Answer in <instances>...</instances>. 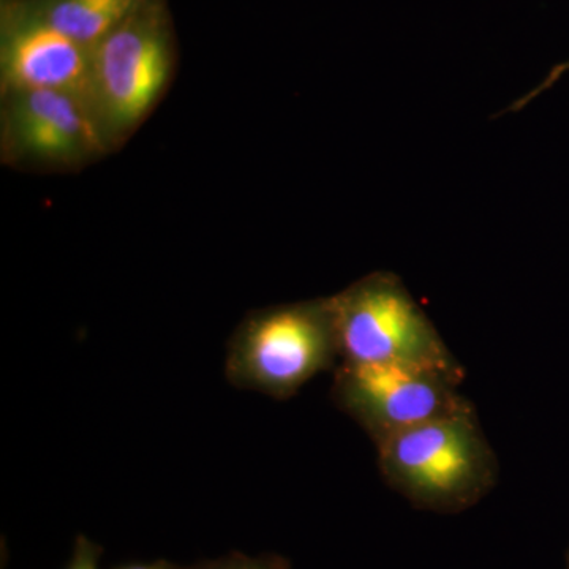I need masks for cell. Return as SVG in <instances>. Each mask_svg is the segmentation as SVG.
<instances>
[{"instance_id": "1", "label": "cell", "mask_w": 569, "mask_h": 569, "mask_svg": "<svg viewBox=\"0 0 569 569\" xmlns=\"http://www.w3.org/2000/svg\"><path fill=\"white\" fill-rule=\"evenodd\" d=\"M376 448L389 488L425 511L458 515L497 485L496 452L475 410L413 427Z\"/></svg>"}, {"instance_id": "2", "label": "cell", "mask_w": 569, "mask_h": 569, "mask_svg": "<svg viewBox=\"0 0 569 569\" xmlns=\"http://www.w3.org/2000/svg\"><path fill=\"white\" fill-rule=\"evenodd\" d=\"M329 301L340 361L406 366L437 373L459 387L466 380L463 366L399 277L373 272Z\"/></svg>"}, {"instance_id": "3", "label": "cell", "mask_w": 569, "mask_h": 569, "mask_svg": "<svg viewBox=\"0 0 569 569\" xmlns=\"http://www.w3.org/2000/svg\"><path fill=\"white\" fill-rule=\"evenodd\" d=\"M340 359L329 298L247 318L231 340L227 377L238 388L288 399Z\"/></svg>"}, {"instance_id": "4", "label": "cell", "mask_w": 569, "mask_h": 569, "mask_svg": "<svg viewBox=\"0 0 569 569\" xmlns=\"http://www.w3.org/2000/svg\"><path fill=\"white\" fill-rule=\"evenodd\" d=\"M174 62L167 0H152L93 48V97L111 144L129 137L159 103Z\"/></svg>"}, {"instance_id": "5", "label": "cell", "mask_w": 569, "mask_h": 569, "mask_svg": "<svg viewBox=\"0 0 569 569\" xmlns=\"http://www.w3.org/2000/svg\"><path fill=\"white\" fill-rule=\"evenodd\" d=\"M332 397L378 445L426 422L475 408L459 385L426 370L397 365L340 361Z\"/></svg>"}, {"instance_id": "6", "label": "cell", "mask_w": 569, "mask_h": 569, "mask_svg": "<svg viewBox=\"0 0 569 569\" xmlns=\"http://www.w3.org/2000/svg\"><path fill=\"white\" fill-rule=\"evenodd\" d=\"M2 156L9 163L69 170L108 152L111 141L91 104L56 91L2 93Z\"/></svg>"}, {"instance_id": "7", "label": "cell", "mask_w": 569, "mask_h": 569, "mask_svg": "<svg viewBox=\"0 0 569 569\" xmlns=\"http://www.w3.org/2000/svg\"><path fill=\"white\" fill-rule=\"evenodd\" d=\"M0 74L2 93L66 92L97 112L92 50L41 20L28 0H2Z\"/></svg>"}, {"instance_id": "8", "label": "cell", "mask_w": 569, "mask_h": 569, "mask_svg": "<svg viewBox=\"0 0 569 569\" xmlns=\"http://www.w3.org/2000/svg\"><path fill=\"white\" fill-rule=\"evenodd\" d=\"M152 0H28L29 7L63 36L93 50Z\"/></svg>"}, {"instance_id": "9", "label": "cell", "mask_w": 569, "mask_h": 569, "mask_svg": "<svg viewBox=\"0 0 569 569\" xmlns=\"http://www.w3.org/2000/svg\"><path fill=\"white\" fill-rule=\"evenodd\" d=\"M181 569H290L288 561L279 556H246L231 552L219 559L198 561Z\"/></svg>"}, {"instance_id": "10", "label": "cell", "mask_w": 569, "mask_h": 569, "mask_svg": "<svg viewBox=\"0 0 569 569\" xmlns=\"http://www.w3.org/2000/svg\"><path fill=\"white\" fill-rule=\"evenodd\" d=\"M102 546L91 541L84 535H80L74 541L73 553L67 569H99V561L102 559Z\"/></svg>"}, {"instance_id": "11", "label": "cell", "mask_w": 569, "mask_h": 569, "mask_svg": "<svg viewBox=\"0 0 569 569\" xmlns=\"http://www.w3.org/2000/svg\"><path fill=\"white\" fill-rule=\"evenodd\" d=\"M116 569H181V567H176V565L170 563V561L167 560H157L151 561V563L123 565V567H119Z\"/></svg>"}, {"instance_id": "12", "label": "cell", "mask_w": 569, "mask_h": 569, "mask_svg": "<svg viewBox=\"0 0 569 569\" xmlns=\"http://www.w3.org/2000/svg\"><path fill=\"white\" fill-rule=\"evenodd\" d=\"M567 569H569V549H568V552H567Z\"/></svg>"}]
</instances>
